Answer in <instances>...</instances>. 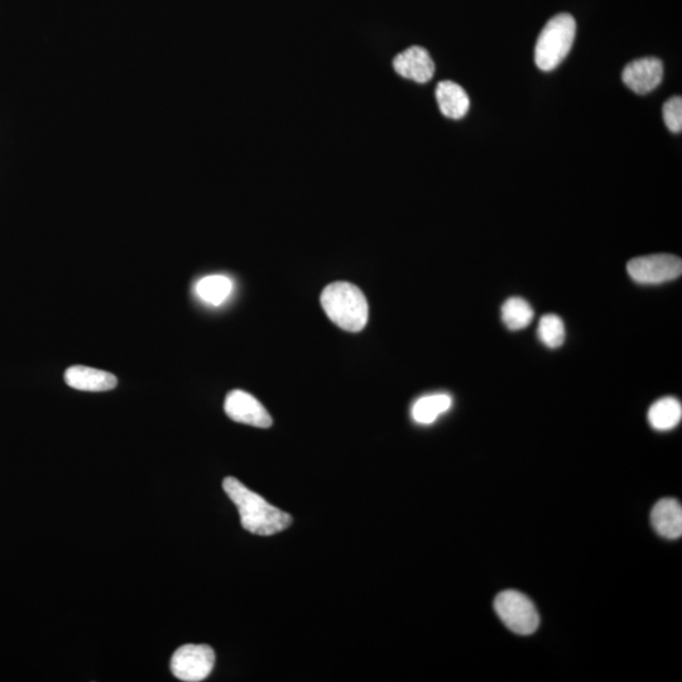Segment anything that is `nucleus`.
Listing matches in <instances>:
<instances>
[{
	"label": "nucleus",
	"mask_w": 682,
	"mask_h": 682,
	"mask_svg": "<svg viewBox=\"0 0 682 682\" xmlns=\"http://www.w3.org/2000/svg\"><path fill=\"white\" fill-rule=\"evenodd\" d=\"M453 400L449 395H431L420 398L412 407V417L417 424L430 425L437 417L450 410Z\"/></svg>",
	"instance_id": "nucleus-15"
},
{
	"label": "nucleus",
	"mask_w": 682,
	"mask_h": 682,
	"mask_svg": "<svg viewBox=\"0 0 682 682\" xmlns=\"http://www.w3.org/2000/svg\"><path fill=\"white\" fill-rule=\"evenodd\" d=\"M535 318V311L526 300L520 297H512L502 306V321L509 330L518 331L526 329Z\"/></svg>",
	"instance_id": "nucleus-16"
},
{
	"label": "nucleus",
	"mask_w": 682,
	"mask_h": 682,
	"mask_svg": "<svg viewBox=\"0 0 682 682\" xmlns=\"http://www.w3.org/2000/svg\"><path fill=\"white\" fill-rule=\"evenodd\" d=\"M436 100L441 113L450 119L465 117L470 107L467 91L453 81H441L437 84Z\"/></svg>",
	"instance_id": "nucleus-12"
},
{
	"label": "nucleus",
	"mask_w": 682,
	"mask_h": 682,
	"mask_svg": "<svg viewBox=\"0 0 682 682\" xmlns=\"http://www.w3.org/2000/svg\"><path fill=\"white\" fill-rule=\"evenodd\" d=\"M664 120L666 127L672 133L682 131V99L681 96H672L664 105Z\"/></svg>",
	"instance_id": "nucleus-18"
},
{
	"label": "nucleus",
	"mask_w": 682,
	"mask_h": 682,
	"mask_svg": "<svg viewBox=\"0 0 682 682\" xmlns=\"http://www.w3.org/2000/svg\"><path fill=\"white\" fill-rule=\"evenodd\" d=\"M214 664L213 648L206 645H185L172 656L171 671L181 681L199 682L211 674Z\"/></svg>",
	"instance_id": "nucleus-6"
},
{
	"label": "nucleus",
	"mask_w": 682,
	"mask_h": 682,
	"mask_svg": "<svg viewBox=\"0 0 682 682\" xmlns=\"http://www.w3.org/2000/svg\"><path fill=\"white\" fill-rule=\"evenodd\" d=\"M67 386L84 392H107L118 386L117 377L100 369L75 365L65 372Z\"/></svg>",
	"instance_id": "nucleus-10"
},
{
	"label": "nucleus",
	"mask_w": 682,
	"mask_h": 682,
	"mask_svg": "<svg viewBox=\"0 0 682 682\" xmlns=\"http://www.w3.org/2000/svg\"><path fill=\"white\" fill-rule=\"evenodd\" d=\"M627 271L632 280L641 285H660L681 276L682 261L671 254H653L631 259Z\"/></svg>",
	"instance_id": "nucleus-5"
},
{
	"label": "nucleus",
	"mask_w": 682,
	"mask_h": 682,
	"mask_svg": "<svg viewBox=\"0 0 682 682\" xmlns=\"http://www.w3.org/2000/svg\"><path fill=\"white\" fill-rule=\"evenodd\" d=\"M622 79L636 94L651 93L664 79V64L656 57H642L624 67Z\"/></svg>",
	"instance_id": "nucleus-8"
},
{
	"label": "nucleus",
	"mask_w": 682,
	"mask_h": 682,
	"mask_svg": "<svg viewBox=\"0 0 682 682\" xmlns=\"http://www.w3.org/2000/svg\"><path fill=\"white\" fill-rule=\"evenodd\" d=\"M321 305L329 319L340 329L358 333L368 323L367 299L352 283H331L321 295Z\"/></svg>",
	"instance_id": "nucleus-2"
},
{
	"label": "nucleus",
	"mask_w": 682,
	"mask_h": 682,
	"mask_svg": "<svg viewBox=\"0 0 682 682\" xmlns=\"http://www.w3.org/2000/svg\"><path fill=\"white\" fill-rule=\"evenodd\" d=\"M652 525L662 537L669 540L680 539L682 535V507L676 499H661L653 507Z\"/></svg>",
	"instance_id": "nucleus-11"
},
{
	"label": "nucleus",
	"mask_w": 682,
	"mask_h": 682,
	"mask_svg": "<svg viewBox=\"0 0 682 682\" xmlns=\"http://www.w3.org/2000/svg\"><path fill=\"white\" fill-rule=\"evenodd\" d=\"M494 608L503 623L517 635L528 636L537 631L540 617L535 604L515 590H507L498 595Z\"/></svg>",
	"instance_id": "nucleus-4"
},
{
	"label": "nucleus",
	"mask_w": 682,
	"mask_h": 682,
	"mask_svg": "<svg viewBox=\"0 0 682 682\" xmlns=\"http://www.w3.org/2000/svg\"><path fill=\"white\" fill-rule=\"evenodd\" d=\"M537 334L547 348H560L566 336L564 321L554 314L542 316Z\"/></svg>",
	"instance_id": "nucleus-17"
},
{
	"label": "nucleus",
	"mask_w": 682,
	"mask_h": 682,
	"mask_svg": "<svg viewBox=\"0 0 682 682\" xmlns=\"http://www.w3.org/2000/svg\"><path fill=\"white\" fill-rule=\"evenodd\" d=\"M224 410L229 419L239 424L268 429L273 424L270 413L262 403L244 391H232L225 398Z\"/></svg>",
	"instance_id": "nucleus-7"
},
{
	"label": "nucleus",
	"mask_w": 682,
	"mask_h": 682,
	"mask_svg": "<svg viewBox=\"0 0 682 682\" xmlns=\"http://www.w3.org/2000/svg\"><path fill=\"white\" fill-rule=\"evenodd\" d=\"M682 419V406L676 398L666 397L653 403L648 411V421L655 430L675 429Z\"/></svg>",
	"instance_id": "nucleus-13"
},
{
	"label": "nucleus",
	"mask_w": 682,
	"mask_h": 682,
	"mask_svg": "<svg viewBox=\"0 0 682 682\" xmlns=\"http://www.w3.org/2000/svg\"><path fill=\"white\" fill-rule=\"evenodd\" d=\"M576 35V22L568 13L557 14L546 23L535 48V62L542 71L555 70L569 55Z\"/></svg>",
	"instance_id": "nucleus-3"
},
{
	"label": "nucleus",
	"mask_w": 682,
	"mask_h": 682,
	"mask_svg": "<svg viewBox=\"0 0 682 682\" xmlns=\"http://www.w3.org/2000/svg\"><path fill=\"white\" fill-rule=\"evenodd\" d=\"M223 488L237 506L240 522L247 531L259 536H271L285 531L292 523V517L281 509L264 501L257 493L249 491L238 479H224Z\"/></svg>",
	"instance_id": "nucleus-1"
},
{
	"label": "nucleus",
	"mask_w": 682,
	"mask_h": 682,
	"mask_svg": "<svg viewBox=\"0 0 682 682\" xmlns=\"http://www.w3.org/2000/svg\"><path fill=\"white\" fill-rule=\"evenodd\" d=\"M393 67L402 78L419 84L429 83L435 74V64L429 51L420 46H412L397 55Z\"/></svg>",
	"instance_id": "nucleus-9"
},
{
	"label": "nucleus",
	"mask_w": 682,
	"mask_h": 682,
	"mask_svg": "<svg viewBox=\"0 0 682 682\" xmlns=\"http://www.w3.org/2000/svg\"><path fill=\"white\" fill-rule=\"evenodd\" d=\"M196 295L206 304L220 306L229 299L233 291V282L222 275L201 278L195 287Z\"/></svg>",
	"instance_id": "nucleus-14"
}]
</instances>
